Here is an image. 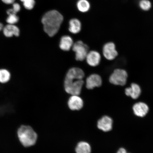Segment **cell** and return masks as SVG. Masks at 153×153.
<instances>
[{
	"label": "cell",
	"mask_w": 153,
	"mask_h": 153,
	"mask_svg": "<svg viewBox=\"0 0 153 153\" xmlns=\"http://www.w3.org/2000/svg\"><path fill=\"white\" fill-rule=\"evenodd\" d=\"M11 74L8 70L5 69H0V83H5L10 79Z\"/></svg>",
	"instance_id": "ac0fdd59"
},
{
	"label": "cell",
	"mask_w": 153,
	"mask_h": 153,
	"mask_svg": "<svg viewBox=\"0 0 153 153\" xmlns=\"http://www.w3.org/2000/svg\"><path fill=\"white\" fill-rule=\"evenodd\" d=\"M63 20L64 17L58 11L53 10L48 11L42 19L44 31L49 37H53L58 32Z\"/></svg>",
	"instance_id": "7a4b0ae2"
},
{
	"label": "cell",
	"mask_w": 153,
	"mask_h": 153,
	"mask_svg": "<svg viewBox=\"0 0 153 153\" xmlns=\"http://www.w3.org/2000/svg\"><path fill=\"white\" fill-rule=\"evenodd\" d=\"M68 104L69 108L72 110H79L83 105V100L78 95H73L69 99Z\"/></svg>",
	"instance_id": "30bf717a"
},
{
	"label": "cell",
	"mask_w": 153,
	"mask_h": 153,
	"mask_svg": "<svg viewBox=\"0 0 153 153\" xmlns=\"http://www.w3.org/2000/svg\"><path fill=\"white\" fill-rule=\"evenodd\" d=\"M138 6L141 10L148 11L152 9V4L150 0H139Z\"/></svg>",
	"instance_id": "d6986e66"
},
{
	"label": "cell",
	"mask_w": 153,
	"mask_h": 153,
	"mask_svg": "<svg viewBox=\"0 0 153 153\" xmlns=\"http://www.w3.org/2000/svg\"><path fill=\"white\" fill-rule=\"evenodd\" d=\"M113 120L108 116H104L97 122V126L99 129L104 132L111 131L112 128Z\"/></svg>",
	"instance_id": "ba28073f"
},
{
	"label": "cell",
	"mask_w": 153,
	"mask_h": 153,
	"mask_svg": "<svg viewBox=\"0 0 153 153\" xmlns=\"http://www.w3.org/2000/svg\"><path fill=\"white\" fill-rule=\"evenodd\" d=\"M125 93L126 95L134 99L138 98L141 94V89L140 86L137 84L133 83L131 87L125 89Z\"/></svg>",
	"instance_id": "7c38bea8"
},
{
	"label": "cell",
	"mask_w": 153,
	"mask_h": 153,
	"mask_svg": "<svg viewBox=\"0 0 153 153\" xmlns=\"http://www.w3.org/2000/svg\"><path fill=\"white\" fill-rule=\"evenodd\" d=\"M18 135L19 140L25 147L33 146L37 140V134L30 126H21L18 130Z\"/></svg>",
	"instance_id": "3957f363"
},
{
	"label": "cell",
	"mask_w": 153,
	"mask_h": 153,
	"mask_svg": "<svg viewBox=\"0 0 153 153\" xmlns=\"http://www.w3.org/2000/svg\"><path fill=\"white\" fill-rule=\"evenodd\" d=\"M76 152V153H91V147L88 143L82 141L77 145Z\"/></svg>",
	"instance_id": "2e32d148"
},
{
	"label": "cell",
	"mask_w": 153,
	"mask_h": 153,
	"mask_svg": "<svg viewBox=\"0 0 153 153\" xmlns=\"http://www.w3.org/2000/svg\"><path fill=\"white\" fill-rule=\"evenodd\" d=\"M117 153H128L127 152V151L125 149L123 148H120L119 150L117 151Z\"/></svg>",
	"instance_id": "cb8c5ba5"
},
{
	"label": "cell",
	"mask_w": 153,
	"mask_h": 153,
	"mask_svg": "<svg viewBox=\"0 0 153 153\" xmlns=\"http://www.w3.org/2000/svg\"><path fill=\"white\" fill-rule=\"evenodd\" d=\"M134 114L139 117H143L148 113L149 108L148 105L143 102H138L134 104L133 107Z\"/></svg>",
	"instance_id": "9c48e42d"
},
{
	"label": "cell",
	"mask_w": 153,
	"mask_h": 153,
	"mask_svg": "<svg viewBox=\"0 0 153 153\" xmlns=\"http://www.w3.org/2000/svg\"><path fill=\"white\" fill-rule=\"evenodd\" d=\"M69 31L72 34L78 33L81 30V23L77 19L74 18L70 20L69 22Z\"/></svg>",
	"instance_id": "9a60e30c"
},
{
	"label": "cell",
	"mask_w": 153,
	"mask_h": 153,
	"mask_svg": "<svg viewBox=\"0 0 153 153\" xmlns=\"http://www.w3.org/2000/svg\"><path fill=\"white\" fill-rule=\"evenodd\" d=\"M3 32L5 37H11L14 36L18 37L20 31L18 27L14 25L8 24L3 27Z\"/></svg>",
	"instance_id": "4fadbf2b"
},
{
	"label": "cell",
	"mask_w": 153,
	"mask_h": 153,
	"mask_svg": "<svg viewBox=\"0 0 153 153\" xmlns=\"http://www.w3.org/2000/svg\"><path fill=\"white\" fill-rule=\"evenodd\" d=\"M102 53L105 58L109 60H114L118 55L116 49L115 45L112 42L105 44L103 48Z\"/></svg>",
	"instance_id": "8992f818"
},
{
	"label": "cell",
	"mask_w": 153,
	"mask_h": 153,
	"mask_svg": "<svg viewBox=\"0 0 153 153\" xmlns=\"http://www.w3.org/2000/svg\"><path fill=\"white\" fill-rule=\"evenodd\" d=\"M23 3L25 8L30 10L33 9L35 5V1L34 0H20Z\"/></svg>",
	"instance_id": "44dd1931"
},
{
	"label": "cell",
	"mask_w": 153,
	"mask_h": 153,
	"mask_svg": "<svg viewBox=\"0 0 153 153\" xmlns=\"http://www.w3.org/2000/svg\"><path fill=\"white\" fill-rule=\"evenodd\" d=\"M101 55L99 52L96 51H91L88 53L86 57L87 64L92 67L97 66L100 63Z\"/></svg>",
	"instance_id": "8fae6325"
},
{
	"label": "cell",
	"mask_w": 153,
	"mask_h": 153,
	"mask_svg": "<svg viewBox=\"0 0 153 153\" xmlns=\"http://www.w3.org/2000/svg\"><path fill=\"white\" fill-rule=\"evenodd\" d=\"M76 7L80 12H88L91 8L90 3L88 0H78L76 3Z\"/></svg>",
	"instance_id": "e0dca14e"
},
{
	"label": "cell",
	"mask_w": 153,
	"mask_h": 153,
	"mask_svg": "<svg viewBox=\"0 0 153 153\" xmlns=\"http://www.w3.org/2000/svg\"><path fill=\"white\" fill-rule=\"evenodd\" d=\"M102 79L101 76L97 74H91L86 80V87L88 89H92L102 85Z\"/></svg>",
	"instance_id": "52a82bcc"
},
{
	"label": "cell",
	"mask_w": 153,
	"mask_h": 153,
	"mask_svg": "<svg viewBox=\"0 0 153 153\" xmlns=\"http://www.w3.org/2000/svg\"><path fill=\"white\" fill-rule=\"evenodd\" d=\"M6 20V22L9 24L14 25L19 22V18L16 14H10Z\"/></svg>",
	"instance_id": "ffe728a7"
},
{
	"label": "cell",
	"mask_w": 153,
	"mask_h": 153,
	"mask_svg": "<svg viewBox=\"0 0 153 153\" xmlns=\"http://www.w3.org/2000/svg\"><path fill=\"white\" fill-rule=\"evenodd\" d=\"M3 25L2 24H1V23L0 22V31L2 30H3Z\"/></svg>",
	"instance_id": "d4e9b609"
},
{
	"label": "cell",
	"mask_w": 153,
	"mask_h": 153,
	"mask_svg": "<svg viewBox=\"0 0 153 153\" xmlns=\"http://www.w3.org/2000/svg\"><path fill=\"white\" fill-rule=\"evenodd\" d=\"M74 44L73 40L70 36H64L61 38L59 47L62 51H68L72 48Z\"/></svg>",
	"instance_id": "5bb4252c"
},
{
	"label": "cell",
	"mask_w": 153,
	"mask_h": 153,
	"mask_svg": "<svg viewBox=\"0 0 153 153\" xmlns=\"http://www.w3.org/2000/svg\"><path fill=\"white\" fill-rule=\"evenodd\" d=\"M1 1L6 4H10L14 3L15 0H1Z\"/></svg>",
	"instance_id": "603a6c76"
},
{
	"label": "cell",
	"mask_w": 153,
	"mask_h": 153,
	"mask_svg": "<svg viewBox=\"0 0 153 153\" xmlns=\"http://www.w3.org/2000/svg\"><path fill=\"white\" fill-rule=\"evenodd\" d=\"M72 48L75 53V58L77 61L85 60L89 52L88 47L81 41H78L74 43Z\"/></svg>",
	"instance_id": "5b68a950"
},
{
	"label": "cell",
	"mask_w": 153,
	"mask_h": 153,
	"mask_svg": "<svg viewBox=\"0 0 153 153\" xmlns=\"http://www.w3.org/2000/svg\"><path fill=\"white\" fill-rule=\"evenodd\" d=\"M85 74L81 69L73 68L69 70L64 81V88L66 93L79 95L84 84L83 78Z\"/></svg>",
	"instance_id": "6da1fadb"
},
{
	"label": "cell",
	"mask_w": 153,
	"mask_h": 153,
	"mask_svg": "<svg viewBox=\"0 0 153 153\" xmlns=\"http://www.w3.org/2000/svg\"><path fill=\"white\" fill-rule=\"evenodd\" d=\"M127 77L128 74L126 71L117 69L111 74L109 81L114 85L124 86L127 83Z\"/></svg>",
	"instance_id": "277c9868"
},
{
	"label": "cell",
	"mask_w": 153,
	"mask_h": 153,
	"mask_svg": "<svg viewBox=\"0 0 153 153\" xmlns=\"http://www.w3.org/2000/svg\"><path fill=\"white\" fill-rule=\"evenodd\" d=\"M21 7L18 3L13 4V8L9 9L7 11V14L8 15L10 14H16L17 13L20 11Z\"/></svg>",
	"instance_id": "7402d4cb"
}]
</instances>
